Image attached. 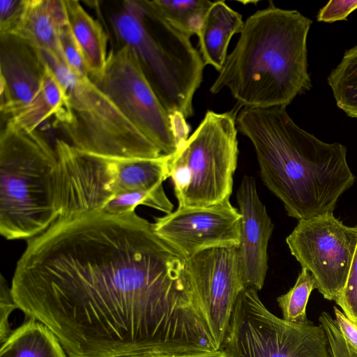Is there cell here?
I'll return each mask as SVG.
<instances>
[{
	"label": "cell",
	"mask_w": 357,
	"mask_h": 357,
	"mask_svg": "<svg viewBox=\"0 0 357 357\" xmlns=\"http://www.w3.org/2000/svg\"><path fill=\"white\" fill-rule=\"evenodd\" d=\"M17 308L68 357H148L214 349L193 307L186 259L135 211L58 218L27 241Z\"/></svg>",
	"instance_id": "6da1fadb"
},
{
	"label": "cell",
	"mask_w": 357,
	"mask_h": 357,
	"mask_svg": "<svg viewBox=\"0 0 357 357\" xmlns=\"http://www.w3.org/2000/svg\"><path fill=\"white\" fill-rule=\"evenodd\" d=\"M236 122L253 145L263 183L289 216L299 221L333 213L353 185L346 146L305 131L285 107L243 108Z\"/></svg>",
	"instance_id": "7a4b0ae2"
},
{
	"label": "cell",
	"mask_w": 357,
	"mask_h": 357,
	"mask_svg": "<svg viewBox=\"0 0 357 357\" xmlns=\"http://www.w3.org/2000/svg\"><path fill=\"white\" fill-rule=\"evenodd\" d=\"M312 24L299 11L269 1L244 22L210 92L227 89L243 108L287 107L312 87L307 50Z\"/></svg>",
	"instance_id": "3957f363"
},
{
	"label": "cell",
	"mask_w": 357,
	"mask_h": 357,
	"mask_svg": "<svg viewBox=\"0 0 357 357\" xmlns=\"http://www.w3.org/2000/svg\"><path fill=\"white\" fill-rule=\"evenodd\" d=\"M116 35L135 52L165 110L186 120L206 66L190 38L145 1H125L112 18Z\"/></svg>",
	"instance_id": "277c9868"
},
{
	"label": "cell",
	"mask_w": 357,
	"mask_h": 357,
	"mask_svg": "<svg viewBox=\"0 0 357 357\" xmlns=\"http://www.w3.org/2000/svg\"><path fill=\"white\" fill-rule=\"evenodd\" d=\"M57 157L37 130L6 122L0 135V233L8 240H29L59 216Z\"/></svg>",
	"instance_id": "5b68a950"
},
{
	"label": "cell",
	"mask_w": 357,
	"mask_h": 357,
	"mask_svg": "<svg viewBox=\"0 0 357 357\" xmlns=\"http://www.w3.org/2000/svg\"><path fill=\"white\" fill-rule=\"evenodd\" d=\"M38 50L65 90L68 108L58 126L70 145L107 158H155L163 154L89 77L77 75L53 53Z\"/></svg>",
	"instance_id": "8992f818"
},
{
	"label": "cell",
	"mask_w": 357,
	"mask_h": 357,
	"mask_svg": "<svg viewBox=\"0 0 357 357\" xmlns=\"http://www.w3.org/2000/svg\"><path fill=\"white\" fill-rule=\"evenodd\" d=\"M169 155L155 158H107L63 145L58 152L57 194L61 215L98 212L117 194L162 185Z\"/></svg>",
	"instance_id": "52a82bcc"
},
{
	"label": "cell",
	"mask_w": 357,
	"mask_h": 357,
	"mask_svg": "<svg viewBox=\"0 0 357 357\" xmlns=\"http://www.w3.org/2000/svg\"><path fill=\"white\" fill-rule=\"evenodd\" d=\"M233 112L208 110L196 130L169 155L178 207H206L229 199L238 143Z\"/></svg>",
	"instance_id": "ba28073f"
},
{
	"label": "cell",
	"mask_w": 357,
	"mask_h": 357,
	"mask_svg": "<svg viewBox=\"0 0 357 357\" xmlns=\"http://www.w3.org/2000/svg\"><path fill=\"white\" fill-rule=\"evenodd\" d=\"M220 349L229 357H331L326 331L310 320L291 323L271 312L258 290L245 288Z\"/></svg>",
	"instance_id": "9c48e42d"
},
{
	"label": "cell",
	"mask_w": 357,
	"mask_h": 357,
	"mask_svg": "<svg viewBox=\"0 0 357 357\" xmlns=\"http://www.w3.org/2000/svg\"><path fill=\"white\" fill-rule=\"evenodd\" d=\"M93 82L163 154L174 153L189 137L186 119L165 110L128 46L109 51L104 73Z\"/></svg>",
	"instance_id": "30bf717a"
},
{
	"label": "cell",
	"mask_w": 357,
	"mask_h": 357,
	"mask_svg": "<svg viewBox=\"0 0 357 357\" xmlns=\"http://www.w3.org/2000/svg\"><path fill=\"white\" fill-rule=\"evenodd\" d=\"M291 255L315 280V289L329 301L343 291L357 246V225L347 226L326 213L299 220L286 238Z\"/></svg>",
	"instance_id": "8fae6325"
},
{
	"label": "cell",
	"mask_w": 357,
	"mask_h": 357,
	"mask_svg": "<svg viewBox=\"0 0 357 357\" xmlns=\"http://www.w3.org/2000/svg\"><path fill=\"white\" fill-rule=\"evenodd\" d=\"M237 247L211 248L185 259L190 299L215 349H220L236 300L246 288Z\"/></svg>",
	"instance_id": "7c38bea8"
},
{
	"label": "cell",
	"mask_w": 357,
	"mask_h": 357,
	"mask_svg": "<svg viewBox=\"0 0 357 357\" xmlns=\"http://www.w3.org/2000/svg\"><path fill=\"white\" fill-rule=\"evenodd\" d=\"M239 211L226 199L206 207L178 208L155 218L156 235L188 259L215 247L238 246L241 239Z\"/></svg>",
	"instance_id": "4fadbf2b"
},
{
	"label": "cell",
	"mask_w": 357,
	"mask_h": 357,
	"mask_svg": "<svg viewBox=\"0 0 357 357\" xmlns=\"http://www.w3.org/2000/svg\"><path fill=\"white\" fill-rule=\"evenodd\" d=\"M241 215L237 254L245 287L261 290L268 271V244L274 225L252 176H245L236 193Z\"/></svg>",
	"instance_id": "5bb4252c"
},
{
	"label": "cell",
	"mask_w": 357,
	"mask_h": 357,
	"mask_svg": "<svg viewBox=\"0 0 357 357\" xmlns=\"http://www.w3.org/2000/svg\"><path fill=\"white\" fill-rule=\"evenodd\" d=\"M0 111L10 118L39 91L45 66L31 43L13 34H0Z\"/></svg>",
	"instance_id": "9a60e30c"
},
{
	"label": "cell",
	"mask_w": 357,
	"mask_h": 357,
	"mask_svg": "<svg viewBox=\"0 0 357 357\" xmlns=\"http://www.w3.org/2000/svg\"><path fill=\"white\" fill-rule=\"evenodd\" d=\"M68 24L64 0H27L15 35L37 49H43L63 60L59 36Z\"/></svg>",
	"instance_id": "2e32d148"
},
{
	"label": "cell",
	"mask_w": 357,
	"mask_h": 357,
	"mask_svg": "<svg viewBox=\"0 0 357 357\" xmlns=\"http://www.w3.org/2000/svg\"><path fill=\"white\" fill-rule=\"evenodd\" d=\"M244 26L242 15L224 1H214L205 15L199 38L203 61L219 72L226 60L232 36L241 33Z\"/></svg>",
	"instance_id": "e0dca14e"
},
{
	"label": "cell",
	"mask_w": 357,
	"mask_h": 357,
	"mask_svg": "<svg viewBox=\"0 0 357 357\" xmlns=\"http://www.w3.org/2000/svg\"><path fill=\"white\" fill-rule=\"evenodd\" d=\"M68 24L82 52L89 78L93 81L104 73L108 54V38L99 22L78 1L64 0Z\"/></svg>",
	"instance_id": "ac0fdd59"
},
{
	"label": "cell",
	"mask_w": 357,
	"mask_h": 357,
	"mask_svg": "<svg viewBox=\"0 0 357 357\" xmlns=\"http://www.w3.org/2000/svg\"><path fill=\"white\" fill-rule=\"evenodd\" d=\"M45 66L44 75L38 93L25 107L7 120V122L17 128L36 130L52 116L54 117V123H56L68 107L63 87L50 68L45 63Z\"/></svg>",
	"instance_id": "d6986e66"
},
{
	"label": "cell",
	"mask_w": 357,
	"mask_h": 357,
	"mask_svg": "<svg viewBox=\"0 0 357 357\" xmlns=\"http://www.w3.org/2000/svg\"><path fill=\"white\" fill-rule=\"evenodd\" d=\"M1 344L0 357H68L55 335L30 318Z\"/></svg>",
	"instance_id": "ffe728a7"
},
{
	"label": "cell",
	"mask_w": 357,
	"mask_h": 357,
	"mask_svg": "<svg viewBox=\"0 0 357 357\" xmlns=\"http://www.w3.org/2000/svg\"><path fill=\"white\" fill-rule=\"evenodd\" d=\"M327 80L338 108L357 119V44L344 52Z\"/></svg>",
	"instance_id": "44dd1931"
},
{
	"label": "cell",
	"mask_w": 357,
	"mask_h": 357,
	"mask_svg": "<svg viewBox=\"0 0 357 357\" xmlns=\"http://www.w3.org/2000/svg\"><path fill=\"white\" fill-rule=\"evenodd\" d=\"M148 1L167 22L190 37L198 34L205 15L213 3L208 0Z\"/></svg>",
	"instance_id": "7402d4cb"
},
{
	"label": "cell",
	"mask_w": 357,
	"mask_h": 357,
	"mask_svg": "<svg viewBox=\"0 0 357 357\" xmlns=\"http://www.w3.org/2000/svg\"><path fill=\"white\" fill-rule=\"evenodd\" d=\"M314 289V277L308 271L302 268L294 285L287 293L277 298L282 319L291 323L307 321L306 307Z\"/></svg>",
	"instance_id": "603a6c76"
},
{
	"label": "cell",
	"mask_w": 357,
	"mask_h": 357,
	"mask_svg": "<svg viewBox=\"0 0 357 357\" xmlns=\"http://www.w3.org/2000/svg\"><path fill=\"white\" fill-rule=\"evenodd\" d=\"M319 321L327 334L331 357H357V347L343 335L329 313L322 312Z\"/></svg>",
	"instance_id": "cb8c5ba5"
},
{
	"label": "cell",
	"mask_w": 357,
	"mask_h": 357,
	"mask_svg": "<svg viewBox=\"0 0 357 357\" xmlns=\"http://www.w3.org/2000/svg\"><path fill=\"white\" fill-rule=\"evenodd\" d=\"M59 41L64 63L68 68L77 75L89 77L85 61L69 24L61 29Z\"/></svg>",
	"instance_id": "d4e9b609"
},
{
	"label": "cell",
	"mask_w": 357,
	"mask_h": 357,
	"mask_svg": "<svg viewBox=\"0 0 357 357\" xmlns=\"http://www.w3.org/2000/svg\"><path fill=\"white\" fill-rule=\"evenodd\" d=\"M335 302L357 326V246L347 284Z\"/></svg>",
	"instance_id": "484cf974"
},
{
	"label": "cell",
	"mask_w": 357,
	"mask_h": 357,
	"mask_svg": "<svg viewBox=\"0 0 357 357\" xmlns=\"http://www.w3.org/2000/svg\"><path fill=\"white\" fill-rule=\"evenodd\" d=\"M27 0L0 1V34L12 33L23 15Z\"/></svg>",
	"instance_id": "4316f807"
},
{
	"label": "cell",
	"mask_w": 357,
	"mask_h": 357,
	"mask_svg": "<svg viewBox=\"0 0 357 357\" xmlns=\"http://www.w3.org/2000/svg\"><path fill=\"white\" fill-rule=\"evenodd\" d=\"M17 308L12 295L11 287L1 275L0 280V342L2 344L10 335L9 317L14 310Z\"/></svg>",
	"instance_id": "83f0119b"
},
{
	"label": "cell",
	"mask_w": 357,
	"mask_h": 357,
	"mask_svg": "<svg viewBox=\"0 0 357 357\" xmlns=\"http://www.w3.org/2000/svg\"><path fill=\"white\" fill-rule=\"evenodd\" d=\"M356 9L357 0H331L319 10L317 20L327 23L346 20Z\"/></svg>",
	"instance_id": "f1b7e54d"
},
{
	"label": "cell",
	"mask_w": 357,
	"mask_h": 357,
	"mask_svg": "<svg viewBox=\"0 0 357 357\" xmlns=\"http://www.w3.org/2000/svg\"><path fill=\"white\" fill-rule=\"evenodd\" d=\"M335 320L343 335L357 347V326L337 307H333Z\"/></svg>",
	"instance_id": "f546056e"
},
{
	"label": "cell",
	"mask_w": 357,
	"mask_h": 357,
	"mask_svg": "<svg viewBox=\"0 0 357 357\" xmlns=\"http://www.w3.org/2000/svg\"><path fill=\"white\" fill-rule=\"evenodd\" d=\"M148 357H229L222 349H203L196 351L179 352Z\"/></svg>",
	"instance_id": "4dcf8cb0"
},
{
	"label": "cell",
	"mask_w": 357,
	"mask_h": 357,
	"mask_svg": "<svg viewBox=\"0 0 357 357\" xmlns=\"http://www.w3.org/2000/svg\"><path fill=\"white\" fill-rule=\"evenodd\" d=\"M130 357H132V356H130Z\"/></svg>",
	"instance_id": "1f68e13d"
}]
</instances>
